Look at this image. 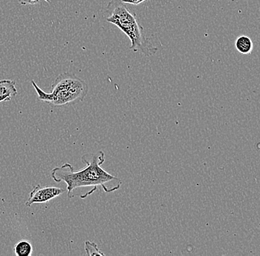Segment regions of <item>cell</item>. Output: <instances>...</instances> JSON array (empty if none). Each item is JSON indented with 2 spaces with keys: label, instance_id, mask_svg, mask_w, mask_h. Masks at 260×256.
Listing matches in <instances>:
<instances>
[{
  "label": "cell",
  "instance_id": "1",
  "mask_svg": "<svg viewBox=\"0 0 260 256\" xmlns=\"http://www.w3.org/2000/svg\"><path fill=\"white\" fill-rule=\"evenodd\" d=\"M86 166L79 171H74L69 163L56 167L51 171V177L56 182L66 183L68 196L70 199L78 197L79 190L92 188V193L102 187L105 193L113 192L121 187V180L107 172L102 168L105 163V155L103 151L87 154L81 157Z\"/></svg>",
  "mask_w": 260,
  "mask_h": 256
},
{
  "label": "cell",
  "instance_id": "2",
  "mask_svg": "<svg viewBox=\"0 0 260 256\" xmlns=\"http://www.w3.org/2000/svg\"><path fill=\"white\" fill-rule=\"evenodd\" d=\"M106 14L107 22L116 26L127 35L132 51L140 52L146 57L154 56L158 51V48L146 37L144 27L138 23L136 13L131 12L124 3L112 0L107 5Z\"/></svg>",
  "mask_w": 260,
  "mask_h": 256
},
{
  "label": "cell",
  "instance_id": "3",
  "mask_svg": "<svg viewBox=\"0 0 260 256\" xmlns=\"http://www.w3.org/2000/svg\"><path fill=\"white\" fill-rule=\"evenodd\" d=\"M30 82L35 89L38 100L48 103L52 107L77 104L84 100L89 90L87 83L70 72L60 74L56 78L52 84L50 92H44L34 81Z\"/></svg>",
  "mask_w": 260,
  "mask_h": 256
},
{
  "label": "cell",
  "instance_id": "4",
  "mask_svg": "<svg viewBox=\"0 0 260 256\" xmlns=\"http://www.w3.org/2000/svg\"><path fill=\"white\" fill-rule=\"evenodd\" d=\"M66 189L61 188L45 186L42 187L41 185H37L30 193L28 199L26 201L27 207L32 206L36 203H47L52 199L56 198L58 196L65 192Z\"/></svg>",
  "mask_w": 260,
  "mask_h": 256
},
{
  "label": "cell",
  "instance_id": "5",
  "mask_svg": "<svg viewBox=\"0 0 260 256\" xmlns=\"http://www.w3.org/2000/svg\"><path fill=\"white\" fill-rule=\"evenodd\" d=\"M17 95L16 82L10 79L0 80V103L12 100Z\"/></svg>",
  "mask_w": 260,
  "mask_h": 256
},
{
  "label": "cell",
  "instance_id": "6",
  "mask_svg": "<svg viewBox=\"0 0 260 256\" xmlns=\"http://www.w3.org/2000/svg\"><path fill=\"white\" fill-rule=\"evenodd\" d=\"M235 48L243 55L251 54L253 50V43L248 35H240L235 41Z\"/></svg>",
  "mask_w": 260,
  "mask_h": 256
},
{
  "label": "cell",
  "instance_id": "7",
  "mask_svg": "<svg viewBox=\"0 0 260 256\" xmlns=\"http://www.w3.org/2000/svg\"><path fill=\"white\" fill-rule=\"evenodd\" d=\"M34 248L31 243L27 240H21L16 243L14 247V255L16 256H30Z\"/></svg>",
  "mask_w": 260,
  "mask_h": 256
},
{
  "label": "cell",
  "instance_id": "8",
  "mask_svg": "<svg viewBox=\"0 0 260 256\" xmlns=\"http://www.w3.org/2000/svg\"><path fill=\"white\" fill-rule=\"evenodd\" d=\"M86 253L88 255H105L104 252L99 249V247L95 243L87 241L84 244Z\"/></svg>",
  "mask_w": 260,
  "mask_h": 256
},
{
  "label": "cell",
  "instance_id": "9",
  "mask_svg": "<svg viewBox=\"0 0 260 256\" xmlns=\"http://www.w3.org/2000/svg\"><path fill=\"white\" fill-rule=\"evenodd\" d=\"M19 4L22 6H27V5H37L40 3V0H17ZM47 3H50V0H45Z\"/></svg>",
  "mask_w": 260,
  "mask_h": 256
},
{
  "label": "cell",
  "instance_id": "10",
  "mask_svg": "<svg viewBox=\"0 0 260 256\" xmlns=\"http://www.w3.org/2000/svg\"><path fill=\"white\" fill-rule=\"evenodd\" d=\"M146 1H149V0H121V3H124V4L134 5V6H137V5L141 4Z\"/></svg>",
  "mask_w": 260,
  "mask_h": 256
}]
</instances>
